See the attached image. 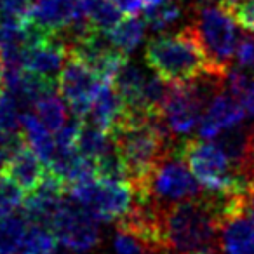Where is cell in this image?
<instances>
[{
  "mask_svg": "<svg viewBox=\"0 0 254 254\" xmlns=\"http://www.w3.org/2000/svg\"><path fill=\"white\" fill-rule=\"evenodd\" d=\"M221 221L202 198L183 202L164 212L166 249L173 254H219Z\"/></svg>",
  "mask_w": 254,
  "mask_h": 254,
  "instance_id": "obj_1",
  "label": "cell"
},
{
  "mask_svg": "<svg viewBox=\"0 0 254 254\" xmlns=\"http://www.w3.org/2000/svg\"><path fill=\"white\" fill-rule=\"evenodd\" d=\"M145 60L157 75L173 84L190 82L205 71H218L191 25L152 39L145 49Z\"/></svg>",
  "mask_w": 254,
  "mask_h": 254,
  "instance_id": "obj_2",
  "label": "cell"
},
{
  "mask_svg": "<svg viewBox=\"0 0 254 254\" xmlns=\"http://www.w3.org/2000/svg\"><path fill=\"white\" fill-rule=\"evenodd\" d=\"M202 193L204 187L193 176L176 146L153 167L143 187L134 195L136 200L148 202L162 211H167L183 202L197 200Z\"/></svg>",
  "mask_w": 254,
  "mask_h": 254,
  "instance_id": "obj_3",
  "label": "cell"
},
{
  "mask_svg": "<svg viewBox=\"0 0 254 254\" xmlns=\"http://www.w3.org/2000/svg\"><path fill=\"white\" fill-rule=\"evenodd\" d=\"M178 152L187 160L188 167L207 190L253 191L254 188L240 176L221 146L212 139H187L178 146Z\"/></svg>",
  "mask_w": 254,
  "mask_h": 254,
  "instance_id": "obj_4",
  "label": "cell"
},
{
  "mask_svg": "<svg viewBox=\"0 0 254 254\" xmlns=\"http://www.w3.org/2000/svg\"><path fill=\"white\" fill-rule=\"evenodd\" d=\"M191 26L197 32L202 47L207 53L212 66L228 73L232 60L240 40L237 23L221 5H198L191 12Z\"/></svg>",
  "mask_w": 254,
  "mask_h": 254,
  "instance_id": "obj_5",
  "label": "cell"
},
{
  "mask_svg": "<svg viewBox=\"0 0 254 254\" xmlns=\"http://www.w3.org/2000/svg\"><path fill=\"white\" fill-rule=\"evenodd\" d=\"M66 193L103 223L119 221L131 211L136 202V195L129 183L103 178L71 185Z\"/></svg>",
  "mask_w": 254,
  "mask_h": 254,
  "instance_id": "obj_6",
  "label": "cell"
},
{
  "mask_svg": "<svg viewBox=\"0 0 254 254\" xmlns=\"http://www.w3.org/2000/svg\"><path fill=\"white\" fill-rule=\"evenodd\" d=\"M51 230L61 246L78 254L94 249L101 239L98 219L73 198H63L51 221Z\"/></svg>",
  "mask_w": 254,
  "mask_h": 254,
  "instance_id": "obj_7",
  "label": "cell"
},
{
  "mask_svg": "<svg viewBox=\"0 0 254 254\" xmlns=\"http://www.w3.org/2000/svg\"><path fill=\"white\" fill-rule=\"evenodd\" d=\"M101 84L103 78L98 71L78 60L75 54L66 53V60L58 77V92L71 110L75 119L87 117L92 99Z\"/></svg>",
  "mask_w": 254,
  "mask_h": 254,
  "instance_id": "obj_8",
  "label": "cell"
},
{
  "mask_svg": "<svg viewBox=\"0 0 254 254\" xmlns=\"http://www.w3.org/2000/svg\"><path fill=\"white\" fill-rule=\"evenodd\" d=\"M66 53L68 47L60 33H47L40 30L25 53V70L58 82Z\"/></svg>",
  "mask_w": 254,
  "mask_h": 254,
  "instance_id": "obj_9",
  "label": "cell"
},
{
  "mask_svg": "<svg viewBox=\"0 0 254 254\" xmlns=\"http://www.w3.org/2000/svg\"><path fill=\"white\" fill-rule=\"evenodd\" d=\"M244 119H246V112L235 96L230 91H221L205 110L198 124V136L202 139H214L225 129L244 122Z\"/></svg>",
  "mask_w": 254,
  "mask_h": 254,
  "instance_id": "obj_10",
  "label": "cell"
},
{
  "mask_svg": "<svg viewBox=\"0 0 254 254\" xmlns=\"http://www.w3.org/2000/svg\"><path fill=\"white\" fill-rule=\"evenodd\" d=\"M77 12V0H37L30 14V23L42 32L58 33L75 21Z\"/></svg>",
  "mask_w": 254,
  "mask_h": 254,
  "instance_id": "obj_11",
  "label": "cell"
},
{
  "mask_svg": "<svg viewBox=\"0 0 254 254\" xmlns=\"http://www.w3.org/2000/svg\"><path fill=\"white\" fill-rule=\"evenodd\" d=\"M126 112V105H124L122 98L113 87L110 80H103L99 85L98 92H96L94 99H92L91 110H89V119L94 126H98L101 131L112 134V131L120 122Z\"/></svg>",
  "mask_w": 254,
  "mask_h": 254,
  "instance_id": "obj_12",
  "label": "cell"
},
{
  "mask_svg": "<svg viewBox=\"0 0 254 254\" xmlns=\"http://www.w3.org/2000/svg\"><path fill=\"white\" fill-rule=\"evenodd\" d=\"M44 166H46V164L40 160V157L37 155L32 150V146L23 139L18 148L14 150V153H12L5 173H7L23 190L30 193V191L39 187L40 181L46 176L47 167H44Z\"/></svg>",
  "mask_w": 254,
  "mask_h": 254,
  "instance_id": "obj_13",
  "label": "cell"
},
{
  "mask_svg": "<svg viewBox=\"0 0 254 254\" xmlns=\"http://www.w3.org/2000/svg\"><path fill=\"white\" fill-rule=\"evenodd\" d=\"M148 77L150 75L143 68H139L134 63H129V60L112 77L110 82H112L113 87L120 94L127 110L138 113H146L143 110V94H145Z\"/></svg>",
  "mask_w": 254,
  "mask_h": 254,
  "instance_id": "obj_14",
  "label": "cell"
},
{
  "mask_svg": "<svg viewBox=\"0 0 254 254\" xmlns=\"http://www.w3.org/2000/svg\"><path fill=\"white\" fill-rule=\"evenodd\" d=\"M219 244L226 254H254V218L242 212L223 223Z\"/></svg>",
  "mask_w": 254,
  "mask_h": 254,
  "instance_id": "obj_15",
  "label": "cell"
},
{
  "mask_svg": "<svg viewBox=\"0 0 254 254\" xmlns=\"http://www.w3.org/2000/svg\"><path fill=\"white\" fill-rule=\"evenodd\" d=\"M75 143H77V150L80 155L96 162L113 146V138L108 132L101 131L98 126H94L91 120L80 119Z\"/></svg>",
  "mask_w": 254,
  "mask_h": 254,
  "instance_id": "obj_16",
  "label": "cell"
},
{
  "mask_svg": "<svg viewBox=\"0 0 254 254\" xmlns=\"http://www.w3.org/2000/svg\"><path fill=\"white\" fill-rule=\"evenodd\" d=\"M21 134L32 150L40 157L44 164L51 160L54 153V138L51 131L37 119L35 113H23L21 115Z\"/></svg>",
  "mask_w": 254,
  "mask_h": 254,
  "instance_id": "obj_17",
  "label": "cell"
},
{
  "mask_svg": "<svg viewBox=\"0 0 254 254\" xmlns=\"http://www.w3.org/2000/svg\"><path fill=\"white\" fill-rule=\"evenodd\" d=\"M145 32H146L145 19H139L138 16H126L112 30H108L106 35H108V39L112 40V44L120 53L129 56L141 44Z\"/></svg>",
  "mask_w": 254,
  "mask_h": 254,
  "instance_id": "obj_18",
  "label": "cell"
},
{
  "mask_svg": "<svg viewBox=\"0 0 254 254\" xmlns=\"http://www.w3.org/2000/svg\"><path fill=\"white\" fill-rule=\"evenodd\" d=\"M78 5L87 21L101 32L112 30L124 18V12L113 0H78Z\"/></svg>",
  "mask_w": 254,
  "mask_h": 254,
  "instance_id": "obj_19",
  "label": "cell"
},
{
  "mask_svg": "<svg viewBox=\"0 0 254 254\" xmlns=\"http://www.w3.org/2000/svg\"><path fill=\"white\" fill-rule=\"evenodd\" d=\"M35 115L51 132H58L66 126L68 113L64 103L54 92L46 94L35 103Z\"/></svg>",
  "mask_w": 254,
  "mask_h": 254,
  "instance_id": "obj_20",
  "label": "cell"
},
{
  "mask_svg": "<svg viewBox=\"0 0 254 254\" xmlns=\"http://www.w3.org/2000/svg\"><path fill=\"white\" fill-rule=\"evenodd\" d=\"M30 221L25 216H7L0 219V254H18Z\"/></svg>",
  "mask_w": 254,
  "mask_h": 254,
  "instance_id": "obj_21",
  "label": "cell"
},
{
  "mask_svg": "<svg viewBox=\"0 0 254 254\" xmlns=\"http://www.w3.org/2000/svg\"><path fill=\"white\" fill-rule=\"evenodd\" d=\"M56 242V235L49 226L30 223L18 254H54Z\"/></svg>",
  "mask_w": 254,
  "mask_h": 254,
  "instance_id": "obj_22",
  "label": "cell"
},
{
  "mask_svg": "<svg viewBox=\"0 0 254 254\" xmlns=\"http://www.w3.org/2000/svg\"><path fill=\"white\" fill-rule=\"evenodd\" d=\"M183 14L180 0H162L160 4L145 9V23L153 32H164L173 26Z\"/></svg>",
  "mask_w": 254,
  "mask_h": 254,
  "instance_id": "obj_23",
  "label": "cell"
},
{
  "mask_svg": "<svg viewBox=\"0 0 254 254\" xmlns=\"http://www.w3.org/2000/svg\"><path fill=\"white\" fill-rule=\"evenodd\" d=\"M25 200V190L9 176L7 173L0 174V219L11 216Z\"/></svg>",
  "mask_w": 254,
  "mask_h": 254,
  "instance_id": "obj_24",
  "label": "cell"
},
{
  "mask_svg": "<svg viewBox=\"0 0 254 254\" xmlns=\"http://www.w3.org/2000/svg\"><path fill=\"white\" fill-rule=\"evenodd\" d=\"M219 5L235 19L239 26L254 32V0H219Z\"/></svg>",
  "mask_w": 254,
  "mask_h": 254,
  "instance_id": "obj_25",
  "label": "cell"
},
{
  "mask_svg": "<svg viewBox=\"0 0 254 254\" xmlns=\"http://www.w3.org/2000/svg\"><path fill=\"white\" fill-rule=\"evenodd\" d=\"M113 251L115 254H152L141 240L120 228H117V233L113 237Z\"/></svg>",
  "mask_w": 254,
  "mask_h": 254,
  "instance_id": "obj_26",
  "label": "cell"
},
{
  "mask_svg": "<svg viewBox=\"0 0 254 254\" xmlns=\"http://www.w3.org/2000/svg\"><path fill=\"white\" fill-rule=\"evenodd\" d=\"M33 4V0H0V16L28 23Z\"/></svg>",
  "mask_w": 254,
  "mask_h": 254,
  "instance_id": "obj_27",
  "label": "cell"
},
{
  "mask_svg": "<svg viewBox=\"0 0 254 254\" xmlns=\"http://www.w3.org/2000/svg\"><path fill=\"white\" fill-rule=\"evenodd\" d=\"M113 2L127 16H138L139 12H143L146 9L143 0H113Z\"/></svg>",
  "mask_w": 254,
  "mask_h": 254,
  "instance_id": "obj_28",
  "label": "cell"
},
{
  "mask_svg": "<svg viewBox=\"0 0 254 254\" xmlns=\"http://www.w3.org/2000/svg\"><path fill=\"white\" fill-rule=\"evenodd\" d=\"M18 146H9V145H2V143H0V174L7 171L9 160H11L12 153H14V150L18 148Z\"/></svg>",
  "mask_w": 254,
  "mask_h": 254,
  "instance_id": "obj_29",
  "label": "cell"
},
{
  "mask_svg": "<svg viewBox=\"0 0 254 254\" xmlns=\"http://www.w3.org/2000/svg\"><path fill=\"white\" fill-rule=\"evenodd\" d=\"M249 209H251V214L254 218V190L251 191V197H249Z\"/></svg>",
  "mask_w": 254,
  "mask_h": 254,
  "instance_id": "obj_30",
  "label": "cell"
}]
</instances>
